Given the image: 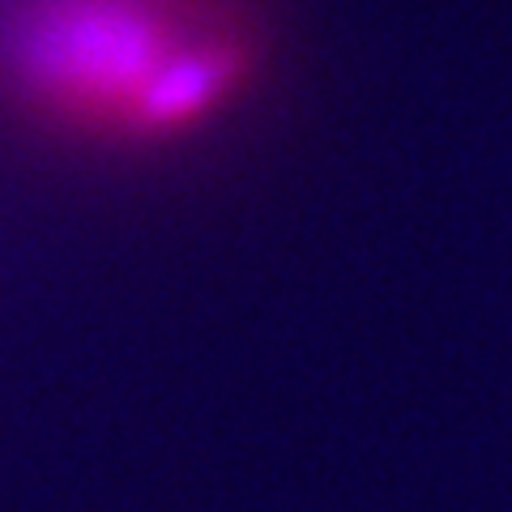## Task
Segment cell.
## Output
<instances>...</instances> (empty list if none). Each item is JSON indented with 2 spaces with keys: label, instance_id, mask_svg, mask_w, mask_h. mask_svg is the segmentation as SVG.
Returning a JSON list of instances; mask_svg holds the SVG:
<instances>
[{
  "label": "cell",
  "instance_id": "1",
  "mask_svg": "<svg viewBox=\"0 0 512 512\" xmlns=\"http://www.w3.org/2000/svg\"><path fill=\"white\" fill-rule=\"evenodd\" d=\"M265 69L248 0H0V124L150 154L218 128Z\"/></svg>",
  "mask_w": 512,
  "mask_h": 512
}]
</instances>
